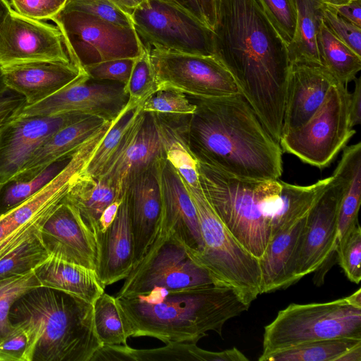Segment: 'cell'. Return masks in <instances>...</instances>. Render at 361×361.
Listing matches in <instances>:
<instances>
[{"instance_id":"816d5d0a","label":"cell","mask_w":361,"mask_h":361,"mask_svg":"<svg viewBox=\"0 0 361 361\" xmlns=\"http://www.w3.org/2000/svg\"><path fill=\"white\" fill-rule=\"evenodd\" d=\"M123 196L122 198L116 199L111 202L102 212L99 220V234L97 238L114 220L122 202Z\"/></svg>"},{"instance_id":"484cf974","label":"cell","mask_w":361,"mask_h":361,"mask_svg":"<svg viewBox=\"0 0 361 361\" xmlns=\"http://www.w3.org/2000/svg\"><path fill=\"white\" fill-rule=\"evenodd\" d=\"M42 286L61 290L93 304L105 287L95 271L49 257L35 270Z\"/></svg>"},{"instance_id":"3957f363","label":"cell","mask_w":361,"mask_h":361,"mask_svg":"<svg viewBox=\"0 0 361 361\" xmlns=\"http://www.w3.org/2000/svg\"><path fill=\"white\" fill-rule=\"evenodd\" d=\"M116 298L133 337L149 336L164 343H197L210 331L221 336L226 322L250 307L234 289L218 285Z\"/></svg>"},{"instance_id":"f6af8a7d","label":"cell","mask_w":361,"mask_h":361,"mask_svg":"<svg viewBox=\"0 0 361 361\" xmlns=\"http://www.w3.org/2000/svg\"><path fill=\"white\" fill-rule=\"evenodd\" d=\"M135 58L108 60L83 67L88 76L94 80H109L126 85L129 79Z\"/></svg>"},{"instance_id":"74e56055","label":"cell","mask_w":361,"mask_h":361,"mask_svg":"<svg viewBox=\"0 0 361 361\" xmlns=\"http://www.w3.org/2000/svg\"><path fill=\"white\" fill-rule=\"evenodd\" d=\"M124 90L129 100L141 104L159 90V85L150 55V48L143 45L135 58L130 75Z\"/></svg>"},{"instance_id":"2e32d148","label":"cell","mask_w":361,"mask_h":361,"mask_svg":"<svg viewBox=\"0 0 361 361\" xmlns=\"http://www.w3.org/2000/svg\"><path fill=\"white\" fill-rule=\"evenodd\" d=\"M90 116L80 113L12 118L0 128V186L11 181L31 154L59 129Z\"/></svg>"},{"instance_id":"9f6ffc18","label":"cell","mask_w":361,"mask_h":361,"mask_svg":"<svg viewBox=\"0 0 361 361\" xmlns=\"http://www.w3.org/2000/svg\"><path fill=\"white\" fill-rule=\"evenodd\" d=\"M336 361H361V343L347 350Z\"/></svg>"},{"instance_id":"7402d4cb","label":"cell","mask_w":361,"mask_h":361,"mask_svg":"<svg viewBox=\"0 0 361 361\" xmlns=\"http://www.w3.org/2000/svg\"><path fill=\"white\" fill-rule=\"evenodd\" d=\"M337 82L323 66L290 63L281 135L305 123L321 106L330 87Z\"/></svg>"},{"instance_id":"d590c367","label":"cell","mask_w":361,"mask_h":361,"mask_svg":"<svg viewBox=\"0 0 361 361\" xmlns=\"http://www.w3.org/2000/svg\"><path fill=\"white\" fill-rule=\"evenodd\" d=\"M70 159L51 164L31 178L12 180L5 184L0 191V214L38 192L59 173Z\"/></svg>"},{"instance_id":"44dd1931","label":"cell","mask_w":361,"mask_h":361,"mask_svg":"<svg viewBox=\"0 0 361 361\" xmlns=\"http://www.w3.org/2000/svg\"><path fill=\"white\" fill-rule=\"evenodd\" d=\"M85 71L70 62L31 61L0 66V80L32 105L61 90Z\"/></svg>"},{"instance_id":"d6986e66","label":"cell","mask_w":361,"mask_h":361,"mask_svg":"<svg viewBox=\"0 0 361 361\" xmlns=\"http://www.w3.org/2000/svg\"><path fill=\"white\" fill-rule=\"evenodd\" d=\"M159 183L162 202L160 229L171 231L193 258L203 250L197 210L183 179L165 157L159 163Z\"/></svg>"},{"instance_id":"f1b7e54d","label":"cell","mask_w":361,"mask_h":361,"mask_svg":"<svg viewBox=\"0 0 361 361\" xmlns=\"http://www.w3.org/2000/svg\"><path fill=\"white\" fill-rule=\"evenodd\" d=\"M335 171L344 180L338 214V239H343L357 224L361 202V143L345 146Z\"/></svg>"},{"instance_id":"681fc988","label":"cell","mask_w":361,"mask_h":361,"mask_svg":"<svg viewBox=\"0 0 361 361\" xmlns=\"http://www.w3.org/2000/svg\"><path fill=\"white\" fill-rule=\"evenodd\" d=\"M355 87L352 93H350L348 110L350 124L353 128L359 125L361 121V79L355 78Z\"/></svg>"},{"instance_id":"8d00e7d4","label":"cell","mask_w":361,"mask_h":361,"mask_svg":"<svg viewBox=\"0 0 361 361\" xmlns=\"http://www.w3.org/2000/svg\"><path fill=\"white\" fill-rule=\"evenodd\" d=\"M49 257L39 234L0 260V279L27 274L35 270Z\"/></svg>"},{"instance_id":"836d02e7","label":"cell","mask_w":361,"mask_h":361,"mask_svg":"<svg viewBox=\"0 0 361 361\" xmlns=\"http://www.w3.org/2000/svg\"><path fill=\"white\" fill-rule=\"evenodd\" d=\"M94 326L102 345H126L133 329L115 296L104 292L93 303Z\"/></svg>"},{"instance_id":"9a60e30c","label":"cell","mask_w":361,"mask_h":361,"mask_svg":"<svg viewBox=\"0 0 361 361\" xmlns=\"http://www.w3.org/2000/svg\"><path fill=\"white\" fill-rule=\"evenodd\" d=\"M31 61H71L56 25L24 17L11 7L0 21V66Z\"/></svg>"},{"instance_id":"52a82bcc","label":"cell","mask_w":361,"mask_h":361,"mask_svg":"<svg viewBox=\"0 0 361 361\" xmlns=\"http://www.w3.org/2000/svg\"><path fill=\"white\" fill-rule=\"evenodd\" d=\"M213 285L218 284L192 259L185 245L171 231L160 229L115 297L145 295L154 290L178 291Z\"/></svg>"},{"instance_id":"5bb4252c","label":"cell","mask_w":361,"mask_h":361,"mask_svg":"<svg viewBox=\"0 0 361 361\" xmlns=\"http://www.w3.org/2000/svg\"><path fill=\"white\" fill-rule=\"evenodd\" d=\"M332 176L331 183L307 215L295 264L294 283L317 271L335 251L344 180L335 170Z\"/></svg>"},{"instance_id":"cb8c5ba5","label":"cell","mask_w":361,"mask_h":361,"mask_svg":"<svg viewBox=\"0 0 361 361\" xmlns=\"http://www.w3.org/2000/svg\"><path fill=\"white\" fill-rule=\"evenodd\" d=\"M109 123L99 117L90 116L59 129L31 154L11 181L31 178L51 164L70 159Z\"/></svg>"},{"instance_id":"f35d334b","label":"cell","mask_w":361,"mask_h":361,"mask_svg":"<svg viewBox=\"0 0 361 361\" xmlns=\"http://www.w3.org/2000/svg\"><path fill=\"white\" fill-rule=\"evenodd\" d=\"M42 286L35 271L0 279V342L11 331L9 313L13 305L30 290Z\"/></svg>"},{"instance_id":"603a6c76","label":"cell","mask_w":361,"mask_h":361,"mask_svg":"<svg viewBox=\"0 0 361 361\" xmlns=\"http://www.w3.org/2000/svg\"><path fill=\"white\" fill-rule=\"evenodd\" d=\"M97 241L96 273L102 285L106 287L125 279L134 267V239L126 191L114 220Z\"/></svg>"},{"instance_id":"83f0119b","label":"cell","mask_w":361,"mask_h":361,"mask_svg":"<svg viewBox=\"0 0 361 361\" xmlns=\"http://www.w3.org/2000/svg\"><path fill=\"white\" fill-rule=\"evenodd\" d=\"M123 196L104 180L82 174L80 171L72 178L63 200L76 208L97 238L102 212L111 202Z\"/></svg>"},{"instance_id":"c3c4849f","label":"cell","mask_w":361,"mask_h":361,"mask_svg":"<svg viewBox=\"0 0 361 361\" xmlns=\"http://www.w3.org/2000/svg\"><path fill=\"white\" fill-rule=\"evenodd\" d=\"M360 1L361 0H353L342 4L329 5L340 16L361 27Z\"/></svg>"},{"instance_id":"7bdbcfd3","label":"cell","mask_w":361,"mask_h":361,"mask_svg":"<svg viewBox=\"0 0 361 361\" xmlns=\"http://www.w3.org/2000/svg\"><path fill=\"white\" fill-rule=\"evenodd\" d=\"M267 17L288 46L293 40L297 25L294 0H259Z\"/></svg>"},{"instance_id":"277c9868","label":"cell","mask_w":361,"mask_h":361,"mask_svg":"<svg viewBox=\"0 0 361 361\" xmlns=\"http://www.w3.org/2000/svg\"><path fill=\"white\" fill-rule=\"evenodd\" d=\"M9 320L26 334L24 361H91L102 346L93 304L61 290H30L13 305Z\"/></svg>"},{"instance_id":"8992f818","label":"cell","mask_w":361,"mask_h":361,"mask_svg":"<svg viewBox=\"0 0 361 361\" xmlns=\"http://www.w3.org/2000/svg\"><path fill=\"white\" fill-rule=\"evenodd\" d=\"M361 339V308L345 298L330 302L292 303L264 327L259 361L295 346L326 339Z\"/></svg>"},{"instance_id":"ffe728a7","label":"cell","mask_w":361,"mask_h":361,"mask_svg":"<svg viewBox=\"0 0 361 361\" xmlns=\"http://www.w3.org/2000/svg\"><path fill=\"white\" fill-rule=\"evenodd\" d=\"M161 158L135 176L126 188L134 239V266L145 256L160 231L162 202L159 163Z\"/></svg>"},{"instance_id":"8fae6325","label":"cell","mask_w":361,"mask_h":361,"mask_svg":"<svg viewBox=\"0 0 361 361\" xmlns=\"http://www.w3.org/2000/svg\"><path fill=\"white\" fill-rule=\"evenodd\" d=\"M131 17L137 34L148 47L213 55V31L177 6L161 0H145Z\"/></svg>"},{"instance_id":"e0dca14e","label":"cell","mask_w":361,"mask_h":361,"mask_svg":"<svg viewBox=\"0 0 361 361\" xmlns=\"http://www.w3.org/2000/svg\"><path fill=\"white\" fill-rule=\"evenodd\" d=\"M163 157L158 115L141 110L121 148L97 178L106 181L123 196L135 176Z\"/></svg>"},{"instance_id":"91938a15","label":"cell","mask_w":361,"mask_h":361,"mask_svg":"<svg viewBox=\"0 0 361 361\" xmlns=\"http://www.w3.org/2000/svg\"><path fill=\"white\" fill-rule=\"evenodd\" d=\"M322 3L327 4H331V5H338L345 4L348 1H350L348 0H319Z\"/></svg>"},{"instance_id":"30bf717a","label":"cell","mask_w":361,"mask_h":361,"mask_svg":"<svg viewBox=\"0 0 361 361\" xmlns=\"http://www.w3.org/2000/svg\"><path fill=\"white\" fill-rule=\"evenodd\" d=\"M99 142L98 136L90 138L49 183L0 214V260L39 234L44 223L64 198L72 178L82 169Z\"/></svg>"},{"instance_id":"6125c7cd","label":"cell","mask_w":361,"mask_h":361,"mask_svg":"<svg viewBox=\"0 0 361 361\" xmlns=\"http://www.w3.org/2000/svg\"><path fill=\"white\" fill-rule=\"evenodd\" d=\"M1 188H2V187H1V186H0V191H1Z\"/></svg>"},{"instance_id":"d6a6232c","label":"cell","mask_w":361,"mask_h":361,"mask_svg":"<svg viewBox=\"0 0 361 361\" xmlns=\"http://www.w3.org/2000/svg\"><path fill=\"white\" fill-rule=\"evenodd\" d=\"M317 43L323 66L340 82L346 85L361 70V56L338 39L322 20Z\"/></svg>"},{"instance_id":"11a10c76","label":"cell","mask_w":361,"mask_h":361,"mask_svg":"<svg viewBox=\"0 0 361 361\" xmlns=\"http://www.w3.org/2000/svg\"><path fill=\"white\" fill-rule=\"evenodd\" d=\"M124 12L131 16L133 11L145 0H109Z\"/></svg>"},{"instance_id":"bcb514c9","label":"cell","mask_w":361,"mask_h":361,"mask_svg":"<svg viewBox=\"0 0 361 361\" xmlns=\"http://www.w3.org/2000/svg\"><path fill=\"white\" fill-rule=\"evenodd\" d=\"M66 0H10L20 15L37 20H51L63 8Z\"/></svg>"},{"instance_id":"f5cc1de1","label":"cell","mask_w":361,"mask_h":361,"mask_svg":"<svg viewBox=\"0 0 361 361\" xmlns=\"http://www.w3.org/2000/svg\"><path fill=\"white\" fill-rule=\"evenodd\" d=\"M177 6L195 18L198 19L205 25L204 16L200 8L198 0H161ZM207 26V25H206Z\"/></svg>"},{"instance_id":"94428289","label":"cell","mask_w":361,"mask_h":361,"mask_svg":"<svg viewBox=\"0 0 361 361\" xmlns=\"http://www.w3.org/2000/svg\"><path fill=\"white\" fill-rule=\"evenodd\" d=\"M7 92L0 94V104L4 103L12 97V93H6Z\"/></svg>"},{"instance_id":"6f0895ef","label":"cell","mask_w":361,"mask_h":361,"mask_svg":"<svg viewBox=\"0 0 361 361\" xmlns=\"http://www.w3.org/2000/svg\"><path fill=\"white\" fill-rule=\"evenodd\" d=\"M11 8L10 1L8 0H0V21ZM7 90L0 80V94L6 92Z\"/></svg>"},{"instance_id":"b9f144b4","label":"cell","mask_w":361,"mask_h":361,"mask_svg":"<svg viewBox=\"0 0 361 361\" xmlns=\"http://www.w3.org/2000/svg\"><path fill=\"white\" fill-rule=\"evenodd\" d=\"M335 251L347 278L358 284L361 281V229L359 224L337 241Z\"/></svg>"},{"instance_id":"ac0fdd59","label":"cell","mask_w":361,"mask_h":361,"mask_svg":"<svg viewBox=\"0 0 361 361\" xmlns=\"http://www.w3.org/2000/svg\"><path fill=\"white\" fill-rule=\"evenodd\" d=\"M39 235L49 256L96 271L97 238L76 208L63 199L42 225Z\"/></svg>"},{"instance_id":"7a4b0ae2","label":"cell","mask_w":361,"mask_h":361,"mask_svg":"<svg viewBox=\"0 0 361 361\" xmlns=\"http://www.w3.org/2000/svg\"><path fill=\"white\" fill-rule=\"evenodd\" d=\"M187 135L197 161L235 178L279 179L283 151L241 94L196 99Z\"/></svg>"},{"instance_id":"4fadbf2b","label":"cell","mask_w":361,"mask_h":361,"mask_svg":"<svg viewBox=\"0 0 361 361\" xmlns=\"http://www.w3.org/2000/svg\"><path fill=\"white\" fill-rule=\"evenodd\" d=\"M129 100L124 85L119 82H91L86 72L49 97L32 105L23 106L13 118L80 113L112 122Z\"/></svg>"},{"instance_id":"e575fe53","label":"cell","mask_w":361,"mask_h":361,"mask_svg":"<svg viewBox=\"0 0 361 361\" xmlns=\"http://www.w3.org/2000/svg\"><path fill=\"white\" fill-rule=\"evenodd\" d=\"M359 343H361V339L317 341L274 353L266 361H336L341 355Z\"/></svg>"},{"instance_id":"ee69618b","label":"cell","mask_w":361,"mask_h":361,"mask_svg":"<svg viewBox=\"0 0 361 361\" xmlns=\"http://www.w3.org/2000/svg\"><path fill=\"white\" fill-rule=\"evenodd\" d=\"M321 11L322 20L330 31L361 56V27L340 16L329 4L322 3Z\"/></svg>"},{"instance_id":"ba28073f","label":"cell","mask_w":361,"mask_h":361,"mask_svg":"<svg viewBox=\"0 0 361 361\" xmlns=\"http://www.w3.org/2000/svg\"><path fill=\"white\" fill-rule=\"evenodd\" d=\"M349 96L346 85H332L305 123L281 135L283 152L320 169L329 166L356 133L350 124Z\"/></svg>"},{"instance_id":"be15d7a7","label":"cell","mask_w":361,"mask_h":361,"mask_svg":"<svg viewBox=\"0 0 361 361\" xmlns=\"http://www.w3.org/2000/svg\"><path fill=\"white\" fill-rule=\"evenodd\" d=\"M348 1H353V0H348Z\"/></svg>"},{"instance_id":"7dc6e473","label":"cell","mask_w":361,"mask_h":361,"mask_svg":"<svg viewBox=\"0 0 361 361\" xmlns=\"http://www.w3.org/2000/svg\"><path fill=\"white\" fill-rule=\"evenodd\" d=\"M27 343L25 331L13 326L8 336L0 342V361H24Z\"/></svg>"},{"instance_id":"5b68a950","label":"cell","mask_w":361,"mask_h":361,"mask_svg":"<svg viewBox=\"0 0 361 361\" xmlns=\"http://www.w3.org/2000/svg\"><path fill=\"white\" fill-rule=\"evenodd\" d=\"M197 173L217 216L240 246L259 259L283 210L285 182L238 178L199 161Z\"/></svg>"},{"instance_id":"d4e9b609","label":"cell","mask_w":361,"mask_h":361,"mask_svg":"<svg viewBox=\"0 0 361 361\" xmlns=\"http://www.w3.org/2000/svg\"><path fill=\"white\" fill-rule=\"evenodd\" d=\"M307 215L270 238L259 259L261 294L286 288L294 283L295 264Z\"/></svg>"},{"instance_id":"6da1fadb","label":"cell","mask_w":361,"mask_h":361,"mask_svg":"<svg viewBox=\"0 0 361 361\" xmlns=\"http://www.w3.org/2000/svg\"><path fill=\"white\" fill-rule=\"evenodd\" d=\"M213 55L279 142L290 63L287 45L259 0H216Z\"/></svg>"},{"instance_id":"60d3db41","label":"cell","mask_w":361,"mask_h":361,"mask_svg":"<svg viewBox=\"0 0 361 361\" xmlns=\"http://www.w3.org/2000/svg\"><path fill=\"white\" fill-rule=\"evenodd\" d=\"M62 10L81 12L119 26L134 27L131 16L109 0H66Z\"/></svg>"},{"instance_id":"4316f807","label":"cell","mask_w":361,"mask_h":361,"mask_svg":"<svg viewBox=\"0 0 361 361\" xmlns=\"http://www.w3.org/2000/svg\"><path fill=\"white\" fill-rule=\"evenodd\" d=\"M229 354L209 351L196 343H169L154 349H134L126 345H102L91 361H226Z\"/></svg>"},{"instance_id":"7c38bea8","label":"cell","mask_w":361,"mask_h":361,"mask_svg":"<svg viewBox=\"0 0 361 361\" xmlns=\"http://www.w3.org/2000/svg\"><path fill=\"white\" fill-rule=\"evenodd\" d=\"M150 55L159 90H176L198 100L241 94L231 74L214 55L154 48H150Z\"/></svg>"},{"instance_id":"4dcf8cb0","label":"cell","mask_w":361,"mask_h":361,"mask_svg":"<svg viewBox=\"0 0 361 361\" xmlns=\"http://www.w3.org/2000/svg\"><path fill=\"white\" fill-rule=\"evenodd\" d=\"M297 25L292 42L287 46L290 63H302L323 66L317 43L322 20L319 0H294Z\"/></svg>"},{"instance_id":"db71d44e","label":"cell","mask_w":361,"mask_h":361,"mask_svg":"<svg viewBox=\"0 0 361 361\" xmlns=\"http://www.w3.org/2000/svg\"><path fill=\"white\" fill-rule=\"evenodd\" d=\"M207 27L214 30L216 22V0H198Z\"/></svg>"},{"instance_id":"ab89813d","label":"cell","mask_w":361,"mask_h":361,"mask_svg":"<svg viewBox=\"0 0 361 361\" xmlns=\"http://www.w3.org/2000/svg\"><path fill=\"white\" fill-rule=\"evenodd\" d=\"M140 106L144 112L174 116H190L197 109L196 104L190 102L185 94L171 89L159 90Z\"/></svg>"},{"instance_id":"1f68e13d","label":"cell","mask_w":361,"mask_h":361,"mask_svg":"<svg viewBox=\"0 0 361 361\" xmlns=\"http://www.w3.org/2000/svg\"><path fill=\"white\" fill-rule=\"evenodd\" d=\"M142 109L140 104L128 100V102L112 122L109 129L99 142L80 173L97 178L106 166L121 148L127 135Z\"/></svg>"},{"instance_id":"9c48e42d","label":"cell","mask_w":361,"mask_h":361,"mask_svg":"<svg viewBox=\"0 0 361 361\" xmlns=\"http://www.w3.org/2000/svg\"><path fill=\"white\" fill-rule=\"evenodd\" d=\"M51 20L59 27L71 61L78 67L135 58L143 43L135 27H126L78 11L61 10Z\"/></svg>"},{"instance_id":"680465c9","label":"cell","mask_w":361,"mask_h":361,"mask_svg":"<svg viewBox=\"0 0 361 361\" xmlns=\"http://www.w3.org/2000/svg\"><path fill=\"white\" fill-rule=\"evenodd\" d=\"M345 299L350 305L361 308V288H359L353 294L345 297Z\"/></svg>"},{"instance_id":"f546056e","label":"cell","mask_w":361,"mask_h":361,"mask_svg":"<svg viewBox=\"0 0 361 361\" xmlns=\"http://www.w3.org/2000/svg\"><path fill=\"white\" fill-rule=\"evenodd\" d=\"M158 115L165 158L190 186L199 187L197 161L188 140L187 123L180 121L183 116Z\"/></svg>"},{"instance_id":"f907efd6","label":"cell","mask_w":361,"mask_h":361,"mask_svg":"<svg viewBox=\"0 0 361 361\" xmlns=\"http://www.w3.org/2000/svg\"><path fill=\"white\" fill-rule=\"evenodd\" d=\"M25 102L20 95L16 94L9 100L0 104V128L1 126L12 118Z\"/></svg>"}]
</instances>
